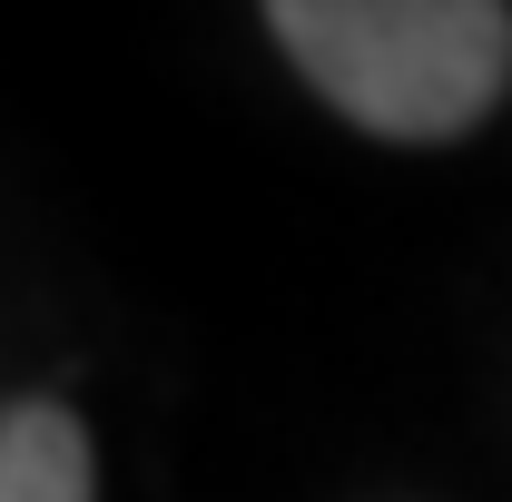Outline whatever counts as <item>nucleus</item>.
Here are the masks:
<instances>
[{
	"label": "nucleus",
	"mask_w": 512,
	"mask_h": 502,
	"mask_svg": "<svg viewBox=\"0 0 512 502\" xmlns=\"http://www.w3.org/2000/svg\"><path fill=\"white\" fill-rule=\"evenodd\" d=\"M99 493V463L79 414L50 394H20L0 404V502H89Z\"/></svg>",
	"instance_id": "2"
},
{
	"label": "nucleus",
	"mask_w": 512,
	"mask_h": 502,
	"mask_svg": "<svg viewBox=\"0 0 512 502\" xmlns=\"http://www.w3.org/2000/svg\"><path fill=\"white\" fill-rule=\"evenodd\" d=\"M266 40L375 138L444 148L512 89L503 0H276Z\"/></svg>",
	"instance_id": "1"
}]
</instances>
